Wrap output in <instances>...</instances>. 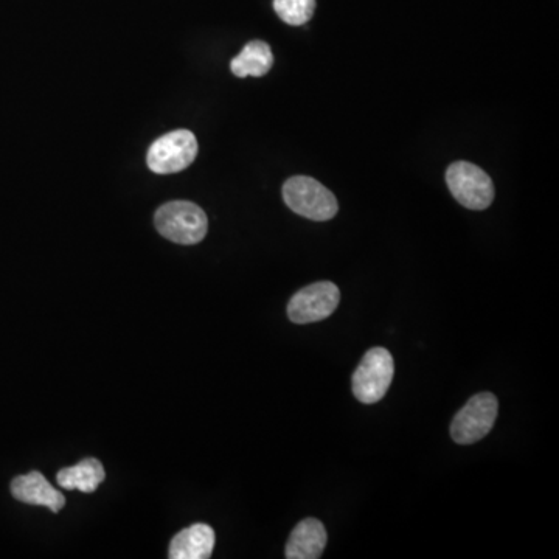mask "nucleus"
<instances>
[{
  "label": "nucleus",
  "instance_id": "3",
  "mask_svg": "<svg viewBox=\"0 0 559 559\" xmlns=\"http://www.w3.org/2000/svg\"><path fill=\"white\" fill-rule=\"evenodd\" d=\"M395 364L386 348L376 347L365 353L353 375V395L364 404L381 401L392 386Z\"/></svg>",
  "mask_w": 559,
  "mask_h": 559
},
{
  "label": "nucleus",
  "instance_id": "12",
  "mask_svg": "<svg viewBox=\"0 0 559 559\" xmlns=\"http://www.w3.org/2000/svg\"><path fill=\"white\" fill-rule=\"evenodd\" d=\"M105 468L97 459H84L78 465L61 469L56 480L64 490H78L81 493H94L105 482Z\"/></svg>",
  "mask_w": 559,
  "mask_h": 559
},
{
  "label": "nucleus",
  "instance_id": "4",
  "mask_svg": "<svg viewBox=\"0 0 559 559\" xmlns=\"http://www.w3.org/2000/svg\"><path fill=\"white\" fill-rule=\"evenodd\" d=\"M497 410L499 403L493 393H477L452 420V440L459 445H473L487 437L496 421Z\"/></svg>",
  "mask_w": 559,
  "mask_h": 559
},
{
  "label": "nucleus",
  "instance_id": "7",
  "mask_svg": "<svg viewBox=\"0 0 559 559\" xmlns=\"http://www.w3.org/2000/svg\"><path fill=\"white\" fill-rule=\"evenodd\" d=\"M341 291L334 283L319 282L300 289L288 305V317L297 325L320 322L336 311Z\"/></svg>",
  "mask_w": 559,
  "mask_h": 559
},
{
  "label": "nucleus",
  "instance_id": "6",
  "mask_svg": "<svg viewBox=\"0 0 559 559\" xmlns=\"http://www.w3.org/2000/svg\"><path fill=\"white\" fill-rule=\"evenodd\" d=\"M198 154V140L188 129L168 132L150 146L146 162L153 173L173 174L193 164Z\"/></svg>",
  "mask_w": 559,
  "mask_h": 559
},
{
  "label": "nucleus",
  "instance_id": "13",
  "mask_svg": "<svg viewBox=\"0 0 559 559\" xmlns=\"http://www.w3.org/2000/svg\"><path fill=\"white\" fill-rule=\"evenodd\" d=\"M274 10L286 24L300 27L313 18L316 0H274Z\"/></svg>",
  "mask_w": 559,
  "mask_h": 559
},
{
  "label": "nucleus",
  "instance_id": "1",
  "mask_svg": "<svg viewBox=\"0 0 559 559\" xmlns=\"http://www.w3.org/2000/svg\"><path fill=\"white\" fill-rule=\"evenodd\" d=\"M154 224L162 237L184 246L201 243L209 229L204 210L188 201L168 202L159 207Z\"/></svg>",
  "mask_w": 559,
  "mask_h": 559
},
{
  "label": "nucleus",
  "instance_id": "8",
  "mask_svg": "<svg viewBox=\"0 0 559 559\" xmlns=\"http://www.w3.org/2000/svg\"><path fill=\"white\" fill-rule=\"evenodd\" d=\"M11 494L19 502L47 507L53 513H60L66 505V497L63 496V493L55 490L49 480L38 471L16 477L11 482Z\"/></svg>",
  "mask_w": 559,
  "mask_h": 559
},
{
  "label": "nucleus",
  "instance_id": "10",
  "mask_svg": "<svg viewBox=\"0 0 559 559\" xmlns=\"http://www.w3.org/2000/svg\"><path fill=\"white\" fill-rule=\"evenodd\" d=\"M215 532L207 524H195L184 528L174 536L170 544L171 559H207L215 549Z\"/></svg>",
  "mask_w": 559,
  "mask_h": 559
},
{
  "label": "nucleus",
  "instance_id": "5",
  "mask_svg": "<svg viewBox=\"0 0 559 559\" xmlns=\"http://www.w3.org/2000/svg\"><path fill=\"white\" fill-rule=\"evenodd\" d=\"M449 191L463 207L485 210L494 201V185L482 168L469 162H455L446 171Z\"/></svg>",
  "mask_w": 559,
  "mask_h": 559
},
{
  "label": "nucleus",
  "instance_id": "11",
  "mask_svg": "<svg viewBox=\"0 0 559 559\" xmlns=\"http://www.w3.org/2000/svg\"><path fill=\"white\" fill-rule=\"evenodd\" d=\"M274 66L271 47L264 41H250L230 63L233 75L238 78L264 77Z\"/></svg>",
  "mask_w": 559,
  "mask_h": 559
},
{
  "label": "nucleus",
  "instance_id": "9",
  "mask_svg": "<svg viewBox=\"0 0 559 559\" xmlns=\"http://www.w3.org/2000/svg\"><path fill=\"white\" fill-rule=\"evenodd\" d=\"M327 541V530L322 522L314 518L303 519L289 536L285 556L288 559H319Z\"/></svg>",
  "mask_w": 559,
  "mask_h": 559
},
{
  "label": "nucleus",
  "instance_id": "2",
  "mask_svg": "<svg viewBox=\"0 0 559 559\" xmlns=\"http://www.w3.org/2000/svg\"><path fill=\"white\" fill-rule=\"evenodd\" d=\"M283 199L292 212L313 221H330L339 210L336 196L308 176L288 179L283 185Z\"/></svg>",
  "mask_w": 559,
  "mask_h": 559
}]
</instances>
